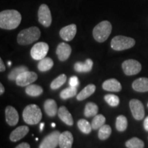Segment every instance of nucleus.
I'll list each match as a JSON object with an SVG mask.
<instances>
[{"mask_svg": "<svg viewBox=\"0 0 148 148\" xmlns=\"http://www.w3.org/2000/svg\"><path fill=\"white\" fill-rule=\"evenodd\" d=\"M53 66V62L50 58H44L38 63V69L41 72H45L50 70Z\"/></svg>", "mask_w": 148, "mask_h": 148, "instance_id": "5701e85b", "label": "nucleus"}, {"mask_svg": "<svg viewBox=\"0 0 148 148\" xmlns=\"http://www.w3.org/2000/svg\"><path fill=\"white\" fill-rule=\"evenodd\" d=\"M122 69L127 75H134L141 71V64L138 61L133 59L125 60L122 63Z\"/></svg>", "mask_w": 148, "mask_h": 148, "instance_id": "6e6552de", "label": "nucleus"}, {"mask_svg": "<svg viewBox=\"0 0 148 148\" xmlns=\"http://www.w3.org/2000/svg\"><path fill=\"white\" fill-rule=\"evenodd\" d=\"M93 62L91 59L88 58L84 62H77L74 64V69L79 73H88L92 70Z\"/></svg>", "mask_w": 148, "mask_h": 148, "instance_id": "a211bd4d", "label": "nucleus"}, {"mask_svg": "<svg viewBox=\"0 0 148 148\" xmlns=\"http://www.w3.org/2000/svg\"><path fill=\"white\" fill-rule=\"evenodd\" d=\"M51 126H52L53 127H56V123H51Z\"/></svg>", "mask_w": 148, "mask_h": 148, "instance_id": "a19ab883", "label": "nucleus"}, {"mask_svg": "<svg viewBox=\"0 0 148 148\" xmlns=\"http://www.w3.org/2000/svg\"><path fill=\"white\" fill-rule=\"evenodd\" d=\"M5 120L7 123L10 126H14L17 124L18 121V112L14 107L8 106L5 110Z\"/></svg>", "mask_w": 148, "mask_h": 148, "instance_id": "4468645a", "label": "nucleus"}, {"mask_svg": "<svg viewBox=\"0 0 148 148\" xmlns=\"http://www.w3.org/2000/svg\"><path fill=\"white\" fill-rule=\"evenodd\" d=\"M96 86L94 84H88L86 87H84L83 89L79 92L78 95H77V99L78 101L84 100L85 99L90 97L92 95L95 91Z\"/></svg>", "mask_w": 148, "mask_h": 148, "instance_id": "4be33fe9", "label": "nucleus"}, {"mask_svg": "<svg viewBox=\"0 0 148 148\" xmlns=\"http://www.w3.org/2000/svg\"><path fill=\"white\" fill-rule=\"evenodd\" d=\"M112 132V129L109 125H103L99 130L98 137L100 140H106L109 138Z\"/></svg>", "mask_w": 148, "mask_h": 148, "instance_id": "2f4dec72", "label": "nucleus"}, {"mask_svg": "<svg viewBox=\"0 0 148 148\" xmlns=\"http://www.w3.org/2000/svg\"><path fill=\"white\" fill-rule=\"evenodd\" d=\"M40 36V31L37 27L24 29L18 34L17 42L21 45H27L36 41Z\"/></svg>", "mask_w": 148, "mask_h": 148, "instance_id": "f03ea898", "label": "nucleus"}, {"mask_svg": "<svg viewBox=\"0 0 148 148\" xmlns=\"http://www.w3.org/2000/svg\"><path fill=\"white\" fill-rule=\"evenodd\" d=\"M44 125H45V123H41L40 124V131H42V130H43V127H44Z\"/></svg>", "mask_w": 148, "mask_h": 148, "instance_id": "ea45409f", "label": "nucleus"}, {"mask_svg": "<svg viewBox=\"0 0 148 148\" xmlns=\"http://www.w3.org/2000/svg\"><path fill=\"white\" fill-rule=\"evenodd\" d=\"M4 87H3V84H1V83H0V94L1 95H2V94L4 92Z\"/></svg>", "mask_w": 148, "mask_h": 148, "instance_id": "58836bf2", "label": "nucleus"}, {"mask_svg": "<svg viewBox=\"0 0 148 148\" xmlns=\"http://www.w3.org/2000/svg\"><path fill=\"white\" fill-rule=\"evenodd\" d=\"M58 115L62 121L68 125H73V119L71 113L65 106H61L58 111Z\"/></svg>", "mask_w": 148, "mask_h": 148, "instance_id": "aec40b11", "label": "nucleus"}, {"mask_svg": "<svg viewBox=\"0 0 148 148\" xmlns=\"http://www.w3.org/2000/svg\"><path fill=\"white\" fill-rule=\"evenodd\" d=\"M127 127V118L123 115H119L116 119V128L119 132H124Z\"/></svg>", "mask_w": 148, "mask_h": 148, "instance_id": "bb28decb", "label": "nucleus"}, {"mask_svg": "<svg viewBox=\"0 0 148 148\" xmlns=\"http://www.w3.org/2000/svg\"><path fill=\"white\" fill-rule=\"evenodd\" d=\"M15 148H30V145L27 143H21L16 146Z\"/></svg>", "mask_w": 148, "mask_h": 148, "instance_id": "c9c22d12", "label": "nucleus"}, {"mask_svg": "<svg viewBox=\"0 0 148 148\" xmlns=\"http://www.w3.org/2000/svg\"><path fill=\"white\" fill-rule=\"evenodd\" d=\"M105 122H106V118L102 114H97L92 121V128L94 130L99 129L104 125Z\"/></svg>", "mask_w": 148, "mask_h": 148, "instance_id": "7c9ffc66", "label": "nucleus"}, {"mask_svg": "<svg viewBox=\"0 0 148 148\" xmlns=\"http://www.w3.org/2000/svg\"><path fill=\"white\" fill-rule=\"evenodd\" d=\"M125 146L127 148H144L145 144L140 138L134 137L125 142Z\"/></svg>", "mask_w": 148, "mask_h": 148, "instance_id": "cd10ccee", "label": "nucleus"}, {"mask_svg": "<svg viewBox=\"0 0 148 148\" xmlns=\"http://www.w3.org/2000/svg\"><path fill=\"white\" fill-rule=\"evenodd\" d=\"M21 21V15L16 10H5L0 12V27L4 29H16Z\"/></svg>", "mask_w": 148, "mask_h": 148, "instance_id": "f257e3e1", "label": "nucleus"}, {"mask_svg": "<svg viewBox=\"0 0 148 148\" xmlns=\"http://www.w3.org/2000/svg\"><path fill=\"white\" fill-rule=\"evenodd\" d=\"M45 113L49 116H55L58 113V107L56 102L52 99H47L44 103Z\"/></svg>", "mask_w": 148, "mask_h": 148, "instance_id": "412c9836", "label": "nucleus"}, {"mask_svg": "<svg viewBox=\"0 0 148 148\" xmlns=\"http://www.w3.org/2000/svg\"><path fill=\"white\" fill-rule=\"evenodd\" d=\"M38 22L44 27H48L51 25L52 21L51 11L48 5L46 4H41L38 10Z\"/></svg>", "mask_w": 148, "mask_h": 148, "instance_id": "0eeeda50", "label": "nucleus"}, {"mask_svg": "<svg viewBox=\"0 0 148 148\" xmlns=\"http://www.w3.org/2000/svg\"><path fill=\"white\" fill-rule=\"evenodd\" d=\"M135 40L130 37L124 36H116L111 40L110 45L115 51H123L134 47Z\"/></svg>", "mask_w": 148, "mask_h": 148, "instance_id": "39448f33", "label": "nucleus"}, {"mask_svg": "<svg viewBox=\"0 0 148 148\" xmlns=\"http://www.w3.org/2000/svg\"><path fill=\"white\" fill-rule=\"evenodd\" d=\"M60 132L55 130L51 132L42 139L38 148H56L59 145Z\"/></svg>", "mask_w": 148, "mask_h": 148, "instance_id": "1a4fd4ad", "label": "nucleus"}, {"mask_svg": "<svg viewBox=\"0 0 148 148\" xmlns=\"http://www.w3.org/2000/svg\"><path fill=\"white\" fill-rule=\"evenodd\" d=\"M71 53V47L69 44L60 42L56 49V54L60 61H65L69 58Z\"/></svg>", "mask_w": 148, "mask_h": 148, "instance_id": "ddd939ff", "label": "nucleus"}, {"mask_svg": "<svg viewBox=\"0 0 148 148\" xmlns=\"http://www.w3.org/2000/svg\"><path fill=\"white\" fill-rule=\"evenodd\" d=\"M38 78V75L34 71H27L23 72L16 79V84L19 86H27L32 84Z\"/></svg>", "mask_w": 148, "mask_h": 148, "instance_id": "9b49d317", "label": "nucleus"}, {"mask_svg": "<svg viewBox=\"0 0 148 148\" xmlns=\"http://www.w3.org/2000/svg\"><path fill=\"white\" fill-rule=\"evenodd\" d=\"M77 94V88L69 86V88H66L65 89L62 90L60 92V98L62 99H67L69 98L73 97Z\"/></svg>", "mask_w": 148, "mask_h": 148, "instance_id": "473e14b6", "label": "nucleus"}, {"mask_svg": "<svg viewBox=\"0 0 148 148\" xmlns=\"http://www.w3.org/2000/svg\"><path fill=\"white\" fill-rule=\"evenodd\" d=\"M66 81V76L64 74H61L59 75L58 77H57L56 78H55L51 82L50 84V87L51 89L56 90L58 89L60 87L63 85Z\"/></svg>", "mask_w": 148, "mask_h": 148, "instance_id": "c85d7f7f", "label": "nucleus"}, {"mask_svg": "<svg viewBox=\"0 0 148 148\" xmlns=\"http://www.w3.org/2000/svg\"><path fill=\"white\" fill-rule=\"evenodd\" d=\"M129 104L133 117L138 121L143 119L145 116V108L141 101L138 99H133L130 101Z\"/></svg>", "mask_w": 148, "mask_h": 148, "instance_id": "9d476101", "label": "nucleus"}, {"mask_svg": "<svg viewBox=\"0 0 148 148\" xmlns=\"http://www.w3.org/2000/svg\"><path fill=\"white\" fill-rule=\"evenodd\" d=\"M49 51V45L46 42H37L31 49L30 55L35 60H40L45 58Z\"/></svg>", "mask_w": 148, "mask_h": 148, "instance_id": "423d86ee", "label": "nucleus"}, {"mask_svg": "<svg viewBox=\"0 0 148 148\" xmlns=\"http://www.w3.org/2000/svg\"><path fill=\"white\" fill-rule=\"evenodd\" d=\"M73 142V135L69 131L60 133L59 138V147L60 148H71Z\"/></svg>", "mask_w": 148, "mask_h": 148, "instance_id": "dca6fc26", "label": "nucleus"}, {"mask_svg": "<svg viewBox=\"0 0 148 148\" xmlns=\"http://www.w3.org/2000/svg\"><path fill=\"white\" fill-rule=\"evenodd\" d=\"M77 126H78L79 130L84 134H88L91 132L92 125L90 124L89 122L85 119H79L77 121Z\"/></svg>", "mask_w": 148, "mask_h": 148, "instance_id": "c756f323", "label": "nucleus"}, {"mask_svg": "<svg viewBox=\"0 0 148 148\" xmlns=\"http://www.w3.org/2000/svg\"><path fill=\"white\" fill-rule=\"evenodd\" d=\"M77 32V26L75 24H70L62 27L60 30V36L66 41H71L75 37Z\"/></svg>", "mask_w": 148, "mask_h": 148, "instance_id": "f8f14e48", "label": "nucleus"}, {"mask_svg": "<svg viewBox=\"0 0 148 148\" xmlns=\"http://www.w3.org/2000/svg\"><path fill=\"white\" fill-rule=\"evenodd\" d=\"M8 64L9 66H11V64H12V63H11L10 61H8Z\"/></svg>", "mask_w": 148, "mask_h": 148, "instance_id": "79ce46f5", "label": "nucleus"}, {"mask_svg": "<svg viewBox=\"0 0 148 148\" xmlns=\"http://www.w3.org/2000/svg\"><path fill=\"white\" fill-rule=\"evenodd\" d=\"M104 100L110 106L115 107L119 104V98L118 96L112 94H107L104 96Z\"/></svg>", "mask_w": 148, "mask_h": 148, "instance_id": "72a5a7b5", "label": "nucleus"}, {"mask_svg": "<svg viewBox=\"0 0 148 148\" xmlns=\"http://www.w3.org/2000/svg\"><path fill=\"white\" fill-rule=\"evenodd\" d=\"M69 84L70 86H72V87H77L79 86V79L77 78V76H72L70 77Z\"/></svg>", "mask_w": 148, "mask_h": 148, "instance_id": "f704fd0d", "label": "nucleus"}, {"mask_svg": "<svg viewBox=\"0 0 148 148\" xmlns=\"http://www.w3.org/2000/svg\"><path fill=\"white\" fill-rule=\"evenodd\" d=\"M132 88L135 91L144 92L148 91V78L147 77H140L133 82Z\"/></svg>", "mask_w": 148, "mask_h": 148, "instance_id": "6ab92c4d", "label": "nucleus"}, {"mask_svg": "<svg viewBox=\"0 0 148 148\" xmlns=\"http://www.w3.org/2000/svg\"><path fill=\"white\" fill-rule=\"evenodd\" d=\"M23 119L29 125L37 124L42 119L41 110L36 104L27 105L23 110Z\"/></svg>", "mask_w": 148, "mask_h": 148, "instance_id": "7ed1b4c3", "label": "nucleus"}, {"mask_svg": "<svg viewBox=\"0 0 148 148\" xmlns=\"http://www.w3.org/2000/svg\"><path fill=\"white\" fill-rule=\"evenodd\" d=\"M98 112V107L97 104L93 102H88L86 104L84 108V115L86 117L96 116Z\"/></svg>", "mask_w": 148, "mask_h": 148, "instance_id": "393cba45", "label": "nucleus"}, {"mask_svg": "<svg viewBox=\"0 0 148 148\" xmlns=\"http://www.w3.org/2000/svg\"><path fill=\"white\" fill-rule=\"evenodd\" d=\"M143 125H144V128L147 132H148V116L145 118V120H144V123H143Z\"/></svg>", "mask_w": 148, "mask_h": 148, "instance_id": "4c0bfd02", "label": "nucleus"}, {"mask_svg": "<svg viewBox=\"0 0 148 148\" xmlns=\"http://www.w3.org/2000/svg\"><path fill=\"white\" fill-rule=\"evenodd\" d=\"M29 132V127L25 125H21L14 129L10 135V140L12 142H16L26 136Z\"/></svg>", "mask_w": 148, "mask_h": 148, "instance_id": "2eb2a0df", "label": "nucleus"}, {"mask_svg": "<svg viewBox=\"0 0 148 148\" xmlns=\"http://www.w3.org/2000/svg\"><path fill=\"white\" fill-rule=\"evenodd\" d=\"M112 32V25L108 21H103L98 23L92 30L94 39L99 42H103L108 39Z\"/></svg>", "mask_w": 148, "mask_h": 148, "instance_id": "20e7f679", "label": "nucleus"}, {"mask_svg": "<svg viewBox=\"0 0 148 148\" xmlns=\"http://www.w3.org/2000/svg\"><path fill=\"white\" fill-rule=\"evenodd\" d=\"M42 92H43V90L41 86L36 84H29L25 88V92L27 95L32 96V97L39 96L42 93Z\"/></svg>", "mask_w": 148, "mask_h": 148, "instance_id": "b1692460", "label": "nucleus"}, {"mask_svg": "<svg viewBox=\"0 0 148 148\" xmlns=\"http://www.w3.org/2000/svg\"><path fill=\"white\" fill-rule=\"evenodd\" d=\"M103 90L111 92H119L121 91L122 86L117 79L111 78L105 81L102 84Z\"/></svg>", "mask_w": 148, "mask_h": 148, "instance_id": "f3484780", "label": "nucleus"}, {"mask_svg": "<svg viewBox=\"0 0 148 148\" xmlns=\"http://www.w3.org/2000/svg\"><path fill=\"white\" fill-rule=\"evenodd\" d=\"M29 71L28 68L25 66H19L17 67L14 68L13 69H12V71L10 72V73L8 74V78L11 81L16 80V79L17 78V77L20 74H21L23 72Z\"/></svg>", "mask_w": 148, "mask_h": 148, "instance_id": "a878e982", "label": "nucleus"}, {"mask_svg": "<svg viewBox=\"0 0 148 148\" xmlns=\"http://www.w3.org/2000/svg\"><path fill=\"white\" fill-rule=\"evenodd\" d=\"M5 70V66L4 65V64H3L2 59L0 58V71L3 72Z\"/></svg>", "mask_w": 148, "mask_h": 148, "instance_id": "e433bc0d", "label": "nucleus"}, {"mask_svg": "<svg viewBox=\"0 0 148 148\" xmlns=\"http://www.w3.org/2000/svg\"><path fill=\"white\" fill-rule=\"evenodd\" d=\"M147 106H148V103H147Z\"/></svg>", "mask_w": 148, "mask_h": 148, "instance_id": "37998d69", "label": "nucleus"}]
</instances>
